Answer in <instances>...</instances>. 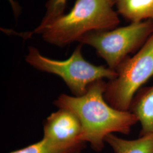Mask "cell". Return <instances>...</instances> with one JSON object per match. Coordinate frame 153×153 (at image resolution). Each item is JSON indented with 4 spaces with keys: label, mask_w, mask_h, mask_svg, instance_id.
<instances>
[{
    "label": "cell",
    "mask_w": 153,
    "mask_h": 153,
    "mask_svg": "<svg viewBox=\"0 0 153 153\" xmlns=\"http://www.w3.org/2000/svg\"><path fill=\"white\" fill-rule=\"evenodd\" d=\"M106 82L103 79L91 84L80 97L61 94L54 102L59 108L68 109L76 115L82 126L81 140L89 142L95 152L104 148L105 138L117 132L129 134L138 122L129 111H121L109 105L104 98Z\"/></svg>",
    "instance_id": "cell-1"
},
{
    "label": "cell",
    "mask_w": 153,
    "mask_h": 153,
    "mask_svg": "<svg viewBox=\"0 0 153 153\" xmlns=\"http://www.w3.org/2000/svg\"><path fill=\"white\" fill-rule=\"evenodd\" d=\"M108 0H76L69 13L64 14L41 33L49 44L63 47L86 33L112 30L120 23L117 13Z\"/></svg>",
    "instance_id": "cell-2"
},
{
    "label": "cell",
    "mask_w": 153,
    "mask_h": 153,
    "mask_svg": "<svg viewBox=\"0 0 153 153\" xmlns=\"http://www.w3.org/2000/svg\"><path fill=\"white\" fill-rule=\"evenodd\" d=\"M80 44L65 60L51 59L42 55L38 49L30 47L25 60L35 69L60 76L75 97H80L86 92L94 82L117 76L116 71L104 65H95L85 60Z\"/></svg>",
    "instance_id": "cell-3"
},
{
    "label": "cell",
    "mask_w": 153,
    "mask_h": 153,
    "mask_svg": "<svg viewBox=\"0 0 153 153\" xmlns=\"http://www.w3.org/2000/svg\"><path fill=\"white\" fill-rule=\"evenodd\" d=\"M153 33V21L131 23L109 30L85 33L78 42L94 48L109 69L116 71L129 55L140 49Z\"/></svg>",
    "instance_id": "cell-4"
},
{
    "label": "cell",
    "mask_w": 153,
    "mask_h": 153,
    "mask_svg": "<svg viewBox=\"0 0 153 153\" xmlns=\"http://www.w3.org/2000/svg\"><path fill=\"white\" fill-rule=\"evenodd\" d=\"M115 71L117 76L106 83L104 98L116 109L129 111L136 93L153 76V33L135 55L126 58Z\"/></svg>",
    "instance_id": "cell-5"
},
{
    "label": "cell",
    "mask_w": 153,
    "mask_h": 153,
    "mask_svg": "<svg viewBox=\"0 0 153 153\" xmlns=\"http://www.w3.org/2000/svg\"><path fill=\"white\" fill-rule=\"evenodd\" d=\"M43 138L57 144L76 146L86 142L81 140L82 126L73 112L59 108L51 114L44 124Z\"/></svg>",
    "instance_id": "cell-6"
},
{
    "label": "cell",
    "mask_w": 153,
    "mask_h": 153,
    "mask_svg": "<svg viewBox=\"0 0 153 153\" xmlns=\"http://www.w3.org/2000/svg\"><path fill=\"white\" fill-rule=\"evenodd\" d=\"M129 111L141 123L140 136L153 133V85L138 90L132 100Z\"/></svg>",
    "instance_id": "cell-7"
},
{
    "label": "cell",
    "mask_w": 153,
    "mask_h": 153,
    "mask_svg": "<svg viewBox=\"0 0 153 153\" xmlns=\"http://www.w3.org/2000/svg\"><path fill=\"white\" fill-rule=\"evenodd\" d=\"M118 13L131 23L153 21V0H116Z\"/></svg>",
    "instance_id": "cell-8"
},
{
    "label": "cell",
    "mask_w": 153,
    "mask_h": 153,
    "mask_svg": "<svg viewBox=\"0 0 153 153\" xmlns=\"http://www.w3.org/2000/svg\"><path fill=\"white\" fill-rule=\"evenodd\" d=\"M114 153H153V133L136 140H126L109 134L105 138Z\"/></svg>",
    "instance_id": "cell-9"
},
{
    "label": "cell",
    "mask_w": 153,
    "mask_h": 153,
    "mask_svg": "<svg viewBox=\"0 0 153 153\" xmlns=\"http://www.w3.org/2000/svg\"><path fill=\"white\" fill-rule=\"evenodd\" d=\"M85 146L86 143L76 146H66L56 143L43 138L38 142L9 153H64L76 148L85 147Z\"/></svg>",
    "instance_id": "cell-10"
},
{
    "label": "cell",
    "mask_w": 153,
    "mask_h": 153,
    "mask_svg": "<svg viewBox=\"0 0 153 153\" xmlns=\"http://www.w3.org/2000/svg\"><path fill=\"white\" fill-rule=\"evenodd\" d=\"M66 4L67 0H47L45 4L46 12L44 17L38 27L30 33V35L41 34L44 29L62 16L64 14Z\"/></svg>",
    "instance_id": "cell-11"
},
{
    "label": "cell",
    "mask_w": 153,
    "mask_h": 153,
    "mask_svg": "<svg viewBox=\"0 0 153 153\" xmlns=\"http://www.w3.org/2000/svg\"><path fill=\"white\" fill-rule=\"evenodd\" d=\"M8 1H9V2H10V4L11 5L12 9L14 11V13L15 16L17 17L21 13V7H20V6L18 4V3H17L14 0H8Z\"/></svg>",
    "instance_id": "cell-12"
},
{
    "label": "cell",
    "mask_w": 153,
    "mask_h": 153,
    "mask_svg": "<svg viewBox=\"0 0 153 153\" xmlns=\"http://www.w3.org/2000/svg\"><path fill=\"white\" fill-rule=\"evenodd\" d=\"M84 146L83 147H79V148H76V149H74L72 150L71 151H69L68 152H66L64 153H81L82 152V150L84 149Z\"/></svg>",
    "instance_id": "cell-13"
},
{
    "label": "cell",
    "mask_w": 153,
    "mask_h": 153,
    "mask_svg": "<svg viewBox=\"0 0 153 153\" xmlns=\"http://www.w3.org/2000/svg\"><path fill=\"white\" fill-rule=\"evenodd\" d=\"M108 1L109 2V4L112 6H114V4H115V2L116 0H108Z\"/></svg>",
    "instance_id": "cell-14"
}]
</instances>
